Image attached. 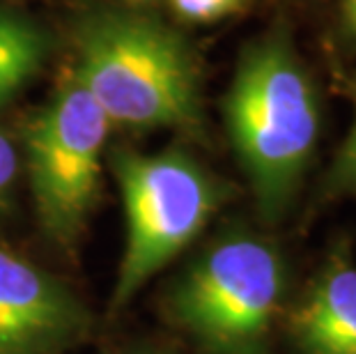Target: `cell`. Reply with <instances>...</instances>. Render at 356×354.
I'll list each match as a JSON object with an SVG mask.
<instances>
[{"label":"cell","instance_id":"9c48e42d","mask_svg":"<svg viewBox=\"0 0 356 354\" xmlns=\"http://www.w3.org/2000/svg\"><path fill=\"white\" fill-rule=\"evenodd\" d=\"M170 3L181 19L195 21V24H209V21L225 19L239 12L248 0H170Z\"/></svg>","mask_w":356,"mask_h":354},{"label":"cell","instance_id":"7a4b0ae2","mask_svg":"<svg viewBox=\"0 0 356 354\" xmlns=\"http://www.w3.org/2000/svg\"><path fill=\"white\" fill-rule=\"evenodd\" d=\"M72 77L92 95L108 122L191 127L200 115V72L172 28L143 14L99 12L76 35Z\"/></svg>","mask_w":356,"mask_h":354},{"label":"cell","instance_id":"6da1fadb","mask_svg":"<svg viewBox=\"0 0 356 354\" xmlns=\"http://www.w3.org/2000/svg\"><path fill=\"white\" fill-rule=\"evenodd\" d=\"M225 120L257 205L269 218L278 216L320 134L315 86L283 33H269L244 49L225 95Z\"/></svg>","mask_w":356,"mask_h":354},{"label":"cell","instance_id":"ba28073f","mask_svg":"<svg viewBox=\"0 0 356 354\" xmlns=\"http://www.w3.org/2000/svg\"><path fill=\"white\" fill-rule=\"evenodd\" d=\"M47 37L33 21L0 10V106L40 72Z\"/></svg>","mask_w":356,"mask_h":354},{"label":"cell","instance_id":"277c9868","mask_svg":"<svg viewBox=\"0 0 356 354\" xmlns=\"http://www.w3.org/2000/svg\"><path fill=\"white\" fill-rule=\"evenodd\" d=\"M274 246L232 235L193 262L172 297L181 327L216 354H257L283 297Z\"/></svg>","mask_w":356,"mask_h":354},{"label":"cell","instance_id":"52a82bcc","mask_svg":"<svg viewBox=\"0 0 356 354\" xmlns=\"http://www.w3.org/2000/svg\"><path fill=\"white\" fill-rule=\"evenodd\" d=\"M292 334L304 354H356V269L333 262L301 308Z\"/></svg>","mask_w":356,"mask_h":354},{"label":"cell","instance_id":"8992f818","mask_svg":"<svg viewBox=\"0 0 356 354\" xmlns=\"http://www.w3.org/2000/svg\"><path fill=\"white\" fill-rule=\"evenodd\" d=\"M83 322L74 297L42 269L0 251V354H47Z\"/></svg>","mask_w":356,"mask_h":354},{"label":"cell","instance_id":"7c38bea8","mask_svg":"<svg viewBox=\"0 0 356 354\" xmlns=\"http://www.w3.org/2000/svg\"><path fill=\"white\" fill-rule=\"evenodd\" d=\"M343 7V24L350 30L352 35H356V0H340Z\"/></svg>","mask_w":356,"mask_h":354},{"label":"cell","instance_id":"3957f363","mask_svg":"<svg viewBox=\"0 0 356 354\" xmlns=\"http://www.w3.org/2000/svg\"><path fill=\"white\" fill-rule=\"evenodd\" d=\"M115 175L127 216V244L113 301L127 304L159 269L193 242L216 207V189L191 156L122 152Z\"/></svg>","mask_w":356,"mask_h":354},{"label":"cell","instance_id":"30bf717a","mask_svg":"<svg viewBox=\"0 0 356 354\" xmlns=\"http://www.w3.org/2000/svg\"><path fill=\"white\" fill-rule=\"evenodd\" d=\"M333 182L338 186L356 189V120L350 129V136H347L345 145L338 154L336 168H333Z\"/></svg>","mask_w":356,"mask_h":354},{"label":"cell","instance_id":"8fae6325","mask_svg":"<svg viewBox=\"0 0 356 354\" xmlns=\"http://www.w3.org/2000/svg\"><path fill=\"white\" fill-rule=\"evenodd\" d=\"M17 168H19V159H17V152H14V145L10 143V138L0 131V209L10 200L14 177H17Z\"/></svg>","mask_w":356,"mask_h":354},{"label":"cell","instance_id":"5b68a950","mask_svg":"<svg viewBox=\"0 0 356 354\" xmlns=\"http://www.w3.org/2000/svg\"><path fill=\"white\" fill-rule=\"evenodd\" d=\"M108 120L70 77L26 127L28 175L44 230L63 244L81 235L97 200Z\"/></svg>","mask_w":356,"mask_h":354}]
</instances>
